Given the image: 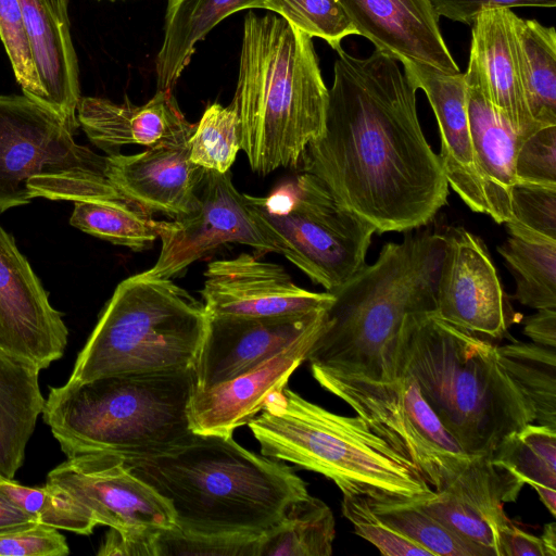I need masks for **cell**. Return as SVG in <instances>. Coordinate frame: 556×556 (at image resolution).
<instances>
[{
    "label": "cell",
    "instance_id": "cell-1",
    "mask_svg": "<svg viewBox=\"0 0 556 556\" xmlns=\"http://www.w3.org/2000/svg\"><path fill=\"white\" fill-rule=\"evenodd\" d=\"M336 51L325 128L308 143L302 172L377 233L426 226L445 205L448 184L419 123L417 88L378 50Z\"/></svg>",
    "mask_w": 556,
    "mask_h": 556
},
{
    "label": "cell",
    "instance_id": "cell-2",
    "mask_svg": "<svg viewBox=\"0 0 556 556\" xmlns=\"http://www.w3.org/2000/svg\"><path fill=\"white\" fill-rule=\"evenodd\" d=\"M118 460L169 502L184 534L260 536L309 496L291 467L232 435L193 432L161 454Z\"/></svg>",
    "mask_w": 556,
    "mask_h": 556
},
{
    "label": "cell",
    "instance_id": "cell-3",
    "mask_svg": "<svg viewBox=\"0 0 556 556\" xmlns=\"http://www.w3.org/2000/svg\"><path fill=\"white\" fill-rule=\"evenodd\" d=\"M328 88L312 37L280 15L250 12L230 106L254 173L296 168L325 128Z\"/></svg>",
    "mask_w": 556,
    "mask_h": 556
},
{
    "label": "cell",
    "instance_id": "cell-4",
    "mask_svg": "<svg viewBox=\"0 0 556 556\" xmlns=\"http://www.w3.org/2000/svg\"><path fill=\"white\" fill-rule=\"evenodd\" d=\"M405 369L463 451L492 456L510 433L535 418L498 361L493 341L456 327L434 313L404 317L396 371Z\"/></svg>",
    "mask_w": 556,
    "mask_h": 556
},
{
    "label": "cell",
    "instance_id": "cell-5",
    "mask_svg": "<svg viewBox=\"0 0 556 556\" xmlns=\"http://www.w3.org/2000/svg\"><path fill=\"white\" fill-rule=\"evenodd\" d=\"M442 253L437 231L410 230L401 242L384 243L374 263L330 292L333 302L306 361L374 380L396 378L402 321L434 313Z\"/></svg>",
    "mask_w": 556,
    "mask_h": 556
},
{
    "label": "cell",
    "instance_id": "cell-6",
    "mask_svg": "<svg viewBox=\"0 0 556 556\" xmlns=\"http://www.w3.org/2000/svg\"><path fill=\"white\" fill-rule=\"evenodd\" d=\"M193 367L68 381L51 388L42 417L66 457L100 453L117 459L161 454L193 431Z\"/></svg>",
    "mask_w": 556,
    "mask_h": 556
},
{
    "label": "cell",
    "instance_id": "cell-7",
    "mask_svg": "<svg viewBox=\"0 0 556 556\" xmlns=\"http://www.w3.org/2000/svg\"><path fill=\"white\" fill-rule=\"evenodd\" d=\"M262 455L332 480L343 495L413 498L431 486L358 417L334 414L287 386L248 422Z\"/></svg>",
    "mask_w": 556,
    "mask_h": 556
},
{
    "label": "cell",
    "instance_id": "cell-8",
    "mask_svg": "<svg viewBox=\"0 0 556 556\" xmlns=\"http://www.w3.org/2000/svg\"><path fill=\"white\" fill-rule=\"evenodd\" d=\"M311 370L325 390L350 405L374 433L412 463L433 490L501 503L517 498L525 483L492 456L466 454L407 370H399L390 381L318 365H311Z\"/></svg>",
    "mask_w": 556,
    "mask_h": 556
},
{
    "label": "cell",
    "instance_id": "cell-9",
    "mask_svg": "<svg viewBox=\"0 0 556 556\" xmlns=\"http://www.w3.org/2000/svg\"><path fill=\"white\" fill-rule=\"evenodd\" d=\"M206 323L202 302L146 271L117 285L68 381L193 367Z\"/></svg>",
    "mask_w": 556,
    "mask_h": 556
},
{
    "label": "cell",
    "instance_id": "cell-10",
    "mask_svg": "<svg viewBox=\"0 0 556 556\" xmlns=\"http://www.w3.org/2000/svg\"><path fill=\"white\" fill-rule=\"evenodd\" d=\"M56 113L26 94H0V214L49 200L122 201L106 156L75 142Z\"/></svg>",
    "mask_w": 556,
    "mask_h": 556
},
{
    "label": "cell",
    "instance_id": "cell-11",
    "mask_svg": "<svg viewBox=\"0 0 556 556\" xmlns=\"http://www.w3.org/2000/svg\"><path fill=\"white\" fill-rule=\"evenodd\" d=\"M245 197L278 253L327 292L365 266L375 227L341 206L312 174L302 172L266 197Z\"/></svg>",
    "mask_w": 556,
    "mask_h": 556
},
{
    "label": "cell",
    "instance_id": "cell-12",
    "mask_svg": "<svg viewBox=\"0 0 556 556\" xmlns=\"http://www.w3.org/2000/svg\"><path fill=\"white\" fill-rule=\"evenodd\" d=\"M198 207L189 215L162 220V248L146 273L172 279L193 262L224 243H241L260 254L278 248L257 225L244 193L235 187L231 173L203 169L197 187Z\"/></svg>",
    "mask_w": 556,
    "mask_h": 556
},
{
    "label": "cell",
    "instance_id": "cell-13",
    "mask_svg": "<svg viewBox=\"0 0 556 556\" xmlns=\"http://www.w3.org/2000/svg\"><path fill=\"white\" fill-rule=\"evenodd\" d=\"M46 483L67 493L97 526L156 533L176 528L169 502L113 456H70L48 473Z\"/></svg>",
    "mask_w": 556,
    "mask_h": 556
},
{
    "label": "cell",
    "instance_id": "cell-14",
    "mask_svg": "<svg viewBox=\"0 0 556 556\" xmlns=\"http://www.w3.org/2000/svg\"><path fill=\"white\" fill-rule=\"evenodd\" d=\"M434 314L490 341L518 320L483 241L463 227L442 231Z\"/></svg>",
    "mask_w": 556,
    "mask_h": 556
},
{
    "label": "cell",
    "instance_id": "cell-15",
    "mask_svg": "<svg viewBox=\"0 0 556 556\" xmlns=\"http://www.w3.org/2000/svg\"><path fill=\"white\" fill-rule=\"evenodd\" d=\"M67 337L61 313L0 225V350L42 370L63 356Z\"/></svg>",
    "mask_w": 556,
    "mask_h": 556
},
{
    "label": "cell",
    "instance_id": "cell-16",
    "mask_svg": "<svg viewBox=\"0 0 556 556\" xmlns=\"http://www.w3.org/2000/svg\"><path fill=\"white\" fill-rule=\"evenodd\" d=\"M206 314L217 316L271 317L328 309L330 292H314L298 286L276 263L249 253L211 262L201 290Z\"/></svg>",
    "mask_w": 556,
    "mask_h": 556
},
{
    "label": "cell",
    "instance_id": "cell-17",
    "mask_svg": "<svg viewBox=\"0 0 556 556\" xmlns=\"http://www.w3.org/2000/svg\"><path fill=\"white\" fill-rule=\"evenodd\" d=\"M326 311L271 317L206 314L193 364L194 388L204 390L255 368L321 325Z\"/></svg>",
    "mask_w": 556,
    "mask_h": 556
},
{
    "label": "cell",
    "instance_id": "cell-18",
    "mask_svg": "<svg viewBox=\"0 0 556 556\" xmlns=\"http://www.w3.org/2000/svg\"><path fill=\"white\" fill-rule=\"evenodd\" d=\"M357 35L379 52L443 74L459 73L431 0H338Z\"/></svg>",
    "mask_w": 556,
    "mask_h": 556
},
{
    "label": "cell",
    "instance_id": "cell-19",
    "mask_svg": "<svg viewBox=\"0 0 556 556\" xmlns=\"http://www.w3.org/2000/svg\"><path fill=\"white\" fill-rule=\"evenodd\" d=\"M325 321L279 354L233 379L211 388L193 389L189 421L200 434L232 435L264 407L267 397L287 386L294 370L306 361Z\"/></svg>",
    "mask_w": 556,
    "mask_h": 556
},
{
    "label": "cell",
    "instance_id": "cell-20",
    "mask_svg": "<svg viewBox=\"0 0 556 556\" xmlns=\"http://www.w3.org/2000/svg\"><path fill=\"white\" fill-rule=\"evenodd\" d=\"M507 8L481 11L471 24L469 61L465 76L478 84L516 132L519 144L542 128L532 118L522 85L514 18Z\"/></svg>",
    "mask_w": 556,
    "mask_h": 556
},
{
    "label": "cell",
    "instance_id": "cell-21",
    "mask_svg": "<svg viewBox=\"0 0 556 556\" xmlns=\"http://www.w3.org/2000/svg\"><path fill=\"white\" fill-rule=\"evenodd\" d=\"M77 121L91 143L109 155L119 153L124 146H184L195 128L180 111L172 91L165 90H157L143 105L81 97Z\"/></svg>",
    "mask_w": 556,
    "mask_h": 556
},
{
    "label": "cell",
    "instance_id": "cell-22",
    "mask_svg": "<svg viewBox=\"0 0 556 556\" xmlns=\"http://www.w3.org/2000/svg\"><path fill=\"white\" fill-rule=\"evenodd\" d=\"M202 172L189 159V142L106 156V176L121 194L149 213L159 212L172 219L198 207L197 187Z\"/></svg>",
    "mask_w": 556,
    "mask_h": 556
},
{
    "label": "cell",
    "instance_id": "cell-23",
    "mask_svg": "<svg viewBox=\"0 0 556 556\" xmlns=\"http://www.w3.org/2000/svg\"><path fill=\"white\" fill-rule=\"evenodd\" d=\"M403 71L413 85L426 93L437 118L441 140L439 156L448 186L471 211L488 214L473 159L465 73L448 75L413 64L404 65Z\"/></svg>",
    "mask_w": 556,
    "mask_h": 556
},
{
    "label": "cell",
    "instance_id": "cell-24",
    "mask_svg": "<svg viewBox=\"0 0 556 556\" xmlns=\"http://www.w3.org/2000/svg\"><path fill=\"white\" fill-rule=\"evenodd\" d=\"M43 105L73 131L81 98L78 59L71 36L70 0H18Z\"/></svg>",
    "mask_w": 556,
    "mask_h": 556
},
{
    "label": "cell",
    "instance_id": "cell-25",
    "mask_svg": "<svg viewBox=\"0 0 556 556\" xmlns=\"http://www.w3.org/2000/svg\"><path fill=\"white\" fill-rule=\"evenodd\" d=\"M466 83L470 138L486 215L497 224H505L510 219L511 188L518 181L515 159L519 139L478 84L468 78Z\"/></svg>",
    "mask_w": 556,
    "mask_h": 556
},
{
    "label": "cell",
    "instance_id": "cell-26",
    "mask_svg": "<svg viewBox=\"0 0 556 556\" xmlns=\"http://www.w3.org/2000/svg\"><path fill=\"white\" fill-rule=\"evenodd\" d=\"M245 9L275 10L273 0H167L162 47L155 60L157 90L172 91L195 45L228 15Z\"/></svg>",
    "mask_w": 556,
    "mask_h": 556
},
{
    "label": "cell",
    "instance_id": "cell-27",
    "mask_svg": "<svg viewBox=\"0 0 556 556\" xmlns=\"http://www.w3.org/2000/svg\"><path fill=\"white\" fill-rule=\"evenodd\" d=\"M40 370L0 350V477L14 478L42 414Z\"/></svg>",
    "mask_w": 556,
    "mask_h": 556
},
{
    "label": "cell",
    "instance_id": "cell-28",
    "mask_svg": "<svg viewBox=\"0 0 556 556\" xmlns=\"http://www.w3.org/2000/svg\"><path fill=\"white\" fill-rule=\"evenodd\" d=\"M514 30L530 114L541 127L556 125L555 28L516 14Z\"/></svg>",
    "mask_w": 556,
    "mask_h": 556
},
{
    "label": "cell",
    "instance_id": "cell-29",
    "mask_svg": "<svg viewBox=\"0 0 556 556\" xmlns=\"http://www.w3.org/2000/svg\"><path fill=\"white\" fill-rule=\"evenodd\" d=\"M516 281L513 299L535 308H556V239L510 235L497 247Z\"/></svg>",
    "mask_w": 556,
    "mask_h": 556
},
{
    "label": "cell",
    "instance_id": "cell-30",
    "mask_svg": "<svg viewBox=\"0 0 556 556\" xmlns=\"http://www.w3.org/2000/svg\"><path fill=\"white\" fill-rule=\"evenodd\" d=\"M334 536L331 509L309 495L292 504L283 518L261 536L258 556H330Z\"/></svg>",
    "mask_w": 556,
    "mask_h": 556
},
{
    "label": "cell",
    "instance_id": "cell-31",
    "mask_svg": "<svg viewBox=\"0 0 556 556\" xmlns=\"http://www.w3.org/2000/svg\"><path fill=\"white\" fill-rule=\"evenodd\" d=\"M70 224L114 244L142 251L160 238L162 222L132 202L79 200Z\"/></svg>",
    "mask_w": 556,
    "mask_h": 556
},
{
    "label": "cell",
    "instance_id": "cell-32",
    "mask_svg": "<svg viewBox=\"0 0 556 556\" xmlns=\"http://www.w3.org/2000/svg\"><path fill=\"white\" fill-rule=\"evenodd\" d=\"M506 374L530 401L539 425L556 430V352L534 342L496 345Z\"/></svg>",
    "mask_w": 556,
    "mask_h": 556
},
{
    "label": "cell",
    "instance_id": "cell-33",
    "mask_svg": "<svg viewBox=\"0 0 556 556\" xmlns=\"http://www.w3.org/2000/svg\"><path fill=\"white\" fill-rule=\"evenodd\" d=\"M464 541L498 556L497 529L508 520L504 509L489 507L448 490H431L410 498Z\"/></svg>",
    "mask_w": 556,
    "mask_h": 556
},
{
    "label": "cell",
    "instance_id": "cell-34",
    "mask_svg": "<svg viewBox=\"0 0 556 556\" xmlns=\"http://www.w3.org/2000/svg\"><path fill=\"white\" fill-rule=\"evenodd\" d=\"M492 459L535 491L556 489V430L549 427L526 425L501 442Z\"/></svg>",
    "mask_w": 556,
    "mask_h": 556
},
{
    "label": "cell",
    "instance_id": "cell-35",
    "mask_svg": "<svg viewBox=\"0 0 556 556\" xmlns=\"http://www.w3.org/2000/svg\"><path fill=\"white\" fill-rule=\"evenodd\" d=\"M372 511L433 556H488L417 506L410 498H366Z\"/></svg>",
    "mask_w": 556,
    "mask_h": 556
},
{
    "label": "cell",
    "instance_id": "cell-36",
    "mask_svg": "<svg viewBox=\"0 0 556 556\" xmlns=\"http://www.w3.org/2000/svg\"><path fill=\"white\" fill-rule=\"evenodd\" d=\"M241 150L240 125L235 110L213 103L195 124L189 139L190 161L206 170L229 172Z\"/></svg>",
    "mask_w": 556,
    "mask_h": 556
},
{
    "label": "cell",
    "instance_id": "cell-37",
    "mask_svg": "<svg viewBox=\"0 0 556 556\" xmlns=\"http://www.w3.org/2000/svg\"><path fill=\"white\" fill-rule=\"evenodd\" d=\"M0 489L38 523L85 535L97 526L83 506L54 485L31 488L1 479Z\"/></svg>",
    "mask_w": 556,
    "mask_h": 556
},
{
    "label": "cell",
    "instance_id": "cell-38",
    "mask_svg": "<svg viewBox=\"0 0 556 556\" xmlns=\"http://www.w3.org/2000/svg\"><path fill=\"white\" fill-rule=\"evenodd\" d=\"M274 12L309 37L325 40L332 49L357 35L338 0H273Z\"/></svg>",
    "mask_w": 556,
    "mask_h": 556
},
{
    "label": "cell",
    "instance_id": "cell-39",
    "mask_svg": "<svg viewBox=\"0 0 556 556\" xmlns=\"http://www.w3.org/2000/svg\"><path fill=\"white\" fill-rule=\"evenodd\" d=\"M509 233L523 232L556 239V186L517 181L510 192Z\"/></svg>",
    "mask_w": 556,
    "mask_h": 556
},
{
    "label": "cell",
    "instance_id": "cell-40",
    "mask_svg": "<svg viewBox=\"0 0 556 556\" xmlns=\"http://www.w3.org/2000/svg\"><path fill=\"white\" fill-rule=\"evenodd\" d=\"M343 516L352 523L354 532L375 545L384 556H433V554L397 532L380 519L370 508L366 497L343 495Z\"/></svg>",
    "mask_w": 556,
    "mask_h": 556
},
{
    "label": "cell",
    "instance_id": "cell-41",
    "mask_svg": "<svg viewBox=\"0 0 556 556\" xmlns=\"http://www.w3.org/2000/svg\"><path fill=\"white\" fill-rule=\"evenodd\" d=\"M0 39L23 93L43 104L18 0H0Z\"/></svg>",
    "mask_w": 556,
    "mask_h": 556
},
{
    "label": "cell",
    "instance_id": "cell-42",
    "mask_svg": "<svg viewBox=\"0 0 556 556\" xmlns=\"http://www.w3.org/2000/svg\"><path fill=\"white\" fill-rule=\"evenodd\" d=\"M261 536L193 535L176 528L160 533L159 556L166 555H228L258 556Z\"/></svg>",
    "mask_w": 556,
    "mask_h": 556
},
{
    "label": "cell",
    "instance_id": "cell-43",
    "mask_svg": "<svg viewBox=\"0 0 556 556\" xmlns=\"http://www.w3.org/2000/svg\"><path fill=\"white\" fill-rule=\"evenodd\" d=\"M515 172L519 181L556 186V125L542 127L521 141Z\"/></svg>",
    "mask_w": 556,
    "mask_h": 556
},
{
    "label": "cell",
    "instance_id": "cell-44",
    "mask_svg": "<svg viewBox=\"0 0 556 556\" xmlns=\"http://www.w3.org/2000/svg\"><path fill=\"white\" fill-rule=\"evenodd\" d=\"M68 544L59 529L41 523L0 531V556H65Z\"/></svg>",
    "mask_w": 556,
    "mask_h": 556
},
{
    "label": "cell",
    "instance_id": "cell-45",
    "mask_svg": "<svg viewBox=\"0 0 556 556\" xmlns=\"http://www.w3.org/2000/svg\"><path fill=\"white\" fill-rule=\"evenodd\" d=\"M439 16L471 25L483 10L517 7L555 8L556 0H431Z\"/></svg>",
    "mask_w": 556,
    "mask_h": 556
},
{
    "label": "cell",
    "instance_id": "cell-46",
    "mask_svg": "<svg viewBox=\"0 0 556 556\" xmlns=\"http://www.w3.org/2000/svg\"><path fill=\"white\" fill-rule=\"evenodd\" d=\"M162 532H124L113 528L105 534L99 556H159L157 539Z\"/></svg>",
    "mask_w": 556,
    "mask_h": 556
},
{
    "label": "cell",
    "instance_id": "cell-47",
    "mask_svg": "<svg viewBox=\"0 0 556 556\" xmlns=\"http://www.w3.org/2000/svg\"><path fill=\"white\" fill-rule=\"evenodd\" d=\"M498 556H547L540 536L517 527L509 518L497 529Z\"/></svg>",
    "mask_w": 556,
    "mask_h": 556
},
{
    "label": "cell",
    "instance_id": "cell-48",
    "mask_svg": "<svg viewBox=\"0 0 556 556\" xmlns=\"http://www.w3.org/2000/svg\"><path fill=\"white\" fill-rule=\"evenodd\" d=\"M523 333L536 344L556 349V308L538 309L526 317Z\"/></svg>",
    "mask_w": 556,
    "mask_h": 556
},
{
    "label": "cell",
    "instance_id": "cell-49",
    "mask_svg": "<svg viewBox=\"0 0 556 556\" xmlns=\"http://www.w3.org/2000/svg\"><path fill=\"white\" fill-rule=\"evenodd\" d=\"M38 523L0 489V531Z\"/></svg>",
    "mask_w": 556,
    "mask_h": 556
},
{
    "label": "cell",
    "instance_id": "cell-50",
    "mask_svg": "<svg viewBox=\"0 0 556 556\" xmlns=\"http://www.w3.org/2000/svg\"><path fill=\"white\" fill-rule=\"evenodd\" d=\"M540 538L547 556H556V523H546Z\"/></svg>",
    "mask_w": 556,
    "mask_h": 556
},
{
    "label": "cell",
    "instance_id": "cell-51",
    "mask_svg": "<svg viewBox=\"0 0 556 556\" xmlns=\"http://www.w3.org/2000/svg\"><path fill=\"white\" fill-rule=\"evenodd\" d=\"M1 479H3V478H1V477H0V480H1Z\"/></svg>",
    "mask_w": 556,
    "mask_h": 556
}]
</instances>
